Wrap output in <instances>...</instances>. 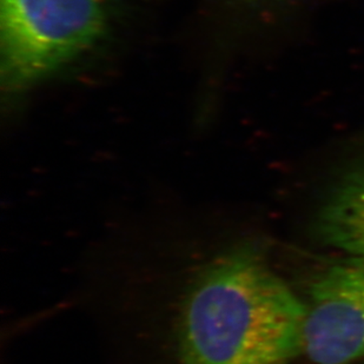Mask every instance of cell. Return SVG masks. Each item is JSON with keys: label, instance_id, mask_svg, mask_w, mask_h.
<instances>
[{"label": "cell", "instance_id": "1", "mask_svg": "<svg viewBox=\"0 0 364 364\" xmlns=\"http://www.w3.org/2000/svg\"><path fill=\"white\" fill-rule=\"evenodd\" d=\"M306 306L255 244L231 247L190 285L178 326L182 364H291Z\"/></svg>", "mask_w": 364, "mask_h": 364}, {"label": "cell", "instance_id": "2", "mask_svg": "<svg viewBox=\"0 0 364 364\" xmlns=\"http://www.w3.org/2000/svg\"><path fill=\"white\" fill-rule=\"evenodd\" d=\"M109 0H0L3 85L25 89L95 45Z\"/></svg>", "mask_w": 364, "mask_h": 364}, {"label": "cell", "instance_id": "3", "mask_svg": "<svg viewBox=\"0 0 364 364\" xmlns=\"http://www.w3.org/2000/svg\"><path fill=\"white\" fill-rule=\"evenodd\" d=\"M306 306L303 355L314 364H364V259L324 269Z\"/></svg>", "mask_w": 364, "mask_h": 364}, {"label": "cell", "instance_id": "4", "mask_svg": "<svg viewBox=\"0 0 364 364\" xmlns=\"http://www.w3.org/2000/svg\"><path fill=\"white\" fill-rule=\"evenodd\" d=\"M315 232L324 245L364 259V161L330 190L317 213Z\"/></svg>", "mask_w": 364, "mask_h": 364}]
</instances>
